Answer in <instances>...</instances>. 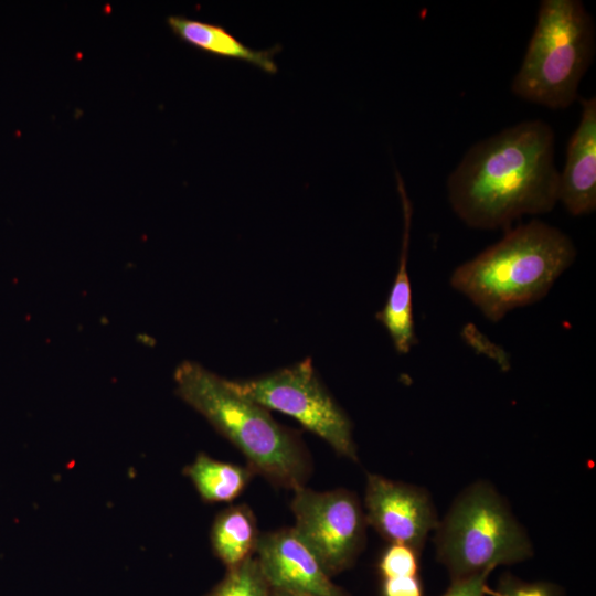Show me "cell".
<instances>
[{"mask_svg":"<svg viewBox=\"0 0 596 596\" xmlns=\"http://www.w3.org/2000/svg\"><path fill=\"white\" fill-rule=\"evenodd\" d=\"M258 536L253 510L247 504H236L215 517L210 539L215 556L227 570L255 555Z\"/></svg>","mask_w":596,"mask_h":596,"instance_id":"cell-13","label":"cell"},{"mask_svg":"<svg viewBox=\"0 0 596 596\" xmlns=\"http://www.w3.org/2000/svg\"><path fill=\"white\" fill-rule=\"evenodd\" d=\"M595 35L593 18L581 1L542 0L512 93L553 110L570 107L593 61Z\"/></svg>","mask_w":596,"mask_h":596,"instance_id":"cell-4","label":"cell"},{"mask_svg":"<svg viewBox=\"0 0 596 596\" xmlns=\"http://www.w3.org/2000/svg\"><path fill=\"white\" fill-rule=\"evenodd\" d=\"M437 560L450 581L524 562L532 543L504 498L485 480L467 486L435 529Z\"/></svg>","mask_w":596,"mask_h":596,"instance_id":"cell-5","label":"cell"},{"mask_svg":"<svg viewBox=\"0 0 596 596\" xmlns=\"http://www.w3.org/2000/svg\"><path fill=\"white\" fill-rule=\"evenodd\" d=\"M269 596H300V595H296V594H291V593H288V592L270 588Z\"/></svg>","mask_w":596,"mask_h":596,"instance_id":"cell-20","label":"cell"},{"mask_svg":"<svg viewBox=\"0 0 596 596\" xmlns=\"http://www.w3.org/2000/svg\"><path fill=\"white\" fill-rule=\"evenodd\" d=\"M419 555L421 552L408 545L393 543L379 560V573L382 578L418 575Z\"/></svg>","mask_w":596,"mask_h":596,"instance_id":"cell-16","label":"cell"},{"mask_svg":"<svg viewBox=\"0 0 596 596\" xmlns=\"http://www.w3.org/2000/svg\"><path fill=\"white\" fill-rule=\"evenodd\" d=\"M396 178L403 209V241L398 267L391 291L383 309L376 313V319L385 327L395 350L398 353L406 354L417 342L414 329L412 289L407 268L412 204L398 173H396Z\"/></svg>","mask_w":596,"mask_h":596,"instance_id":"cell-11","label":"cell"},{"mask_svg":"<svg viewBox=\"0 0 596 596\" xmlns=\"http://www.w3.org/2000/svg\"><path fill=\"white\" fill-rule=\"evenodd\" d=\"M382 596H424L419 575L382 578Z\"/></svg>","mask_w":596,"mask_h":596,"instance_id":"cell-19","label":"cell"},{"mask_svg":"<svg viewBox=\"0 0 596 596\" xmlns=\"http://www.w3.org/2000/svg\"><path fill=\"white\" fill-rule=\"evenodd\" d=\"M227 383L268 411L296 418L340 456L358 461L351 421L319 380L310 359L259 377Z\"/></svg>","mask_w":596,"mask_h":596,"instance_id":"cell-6","label":"cell"},{"mask_svg":"<svg viewBox=\"0 0 596 596\" xmlns=\"http://www.w3.org/2000/svg\"><path fill=\"white\" fill-rule=\"evenodd\" d=\"M494 596H565L564 589L553 582L523 581L510 573H504L498 581Z\"/></svg>","mask_w":596,"mask_h":596,"instance_id":"cell-17","label":"cell"},{"mask_svg":"<svg viewBox=\"0 0 596 596\" xmlns=\"http://www.w3.org/2000/svg\"><path fill=\"white\" fill-rule=\"evenodd\" d=\"M366 523L391 544L422 552L438 517L429 493L421 487L368 473L364 494Z\"/></svg>","mask_w":596,"mask_h":596,"instance_id":"cell-8","label":"cell"},{"mask_svg":"<svg viewBox=\"0 0 596 596\" xmlns=\"http://www.w3.org/2000/svg\"><path fill=\"white\" fill-rule=\"evenodd\" d=\"M578 99L581 118L570 138L558 180V201L574 216L596 210V98Z\"/></svg>","mask_w":596,"mask_h":596,"instance_id":"cell-10","label":"cell"},{"mask_svg":"<svg viewBox=\"0 0 596 596\" xmlns=\"http://www.w3.org/2000/svg\"><path fill=\"white\" fill-rule=\"evenodd\" d=\"M292 528L324 572L333 577L351 568L363 550L366 519L358 497L347 489L294 490Z\"/></svg>","mask_w":596,"mask_h":596,"instance_id":"cell-7","label":"cell"},{"mask_svg":"<svg viewBox=\"0 0 596 596\" xmlns=\"http://www.w3.org/2000/svg\"><path fill=\"white\" fill-rule=\"evenodd\" d=\"M270 587L255 555L227 568L224 577L204 596H269Z\"/></svg>","mask_w":596,"mask_h":596,"instance_id":"cell-15","label":"cell"},{"mask_svg":"<svg viewBox=\"0 0 596 596\" xmlns=\"http://www.w3.org/2000/svg\"><path fill=\"white\" fill-rule=\"evenodd\" d=\"M174 382L177 394L244 455L255 475L280 488L305 486L311 472L308 451L298 434L278 424L267 408L196 362H182Z\"/></svg>","mask_w":596,"mask_h":596,"instance_id":"cell-3","label":"cell"},{"mask_svg":"<svg viewBox=\"0 0 596 596\" xmlns=\"http://www.w3.org/2000/svg\"><path fill=\"white\" fill-rule=\"evenodd\" d=\"M554 152V131L541 119L475 143L447 179L453 211L469 227L505 231L523 215L552 211L560 180Z\"/></svg>","mask_w":596,"mask_h":596,"instance_id":"cell-1","label":"cell"},{"mask_svg":"<svg viewBox=\"0 0 596 596\" xmlns=\"http://www.w3.org/2000/svg\"><path fill=\"white\" fill-rule=\"evenodd\" d=\"M207 503L231 502L247 487L255 472L248 466L215 460L204 453L183 469Z\"/></svg>","mask_w":596,"mask_h":596,"instance_id":"cell-14","label":"cell"},{"mask_svg":"<svg viewBox=\"0 0 596 596\" xmlns=\"http://www.w3.org/2000/svg\"><path fill=\"white\" fill-rule=\"evenodd\" d=\"M255 556L273 589L300 596H351L332 582L292 528L259 533Z\"/></svg>","mask_w":596,"mask_h":596,"instance_id":"cell-9","label":"cell"},{"mask_svg":"<svg viewBox=\"0 0 596 596\" xmlns=\"http://www.w3.org/2000/svg\"><path fill=\"white\" fill-rule=\"evenodd\" d=\"M492 571H485L462 578L450 581L448 588L440 596H485L487 581Z\"/></svg>","mask_w":596,"mask_h":596,"instance_id":"cell-18","label":"cell"},{"mask_svg":"<svg viewBox=\"0 0 596 596\" xmlns=\"http://www.w3.org/2000/svg\"><path fill=\"white\" fill-rule=\"evenodd\" d=\"M166 22L178 39L201 51L220 57L244 61L270 74L278 70L274 56L280 50V45L255 50L221 25L184 15H169Z\"/></svg>","mask_w":596,"mask_h":596,"instance_id":"cell-12","label":"cell"},{"mask_svg":"<svg viewBox=\"0 0 596 596\" xmlns=\"http://www.w3.org/2000/svg\"><path fill=\"white\" fill-rule=\"evenodd\" d=\"M575 257L576 247L565 233L532 220L508 228L500 241L458 266L449 283L498 322L544 298Z\"/></svg>","mask_w":596,"mask_h":596,"instance_id":"cell-2","label":"cell"}]
</instances>
